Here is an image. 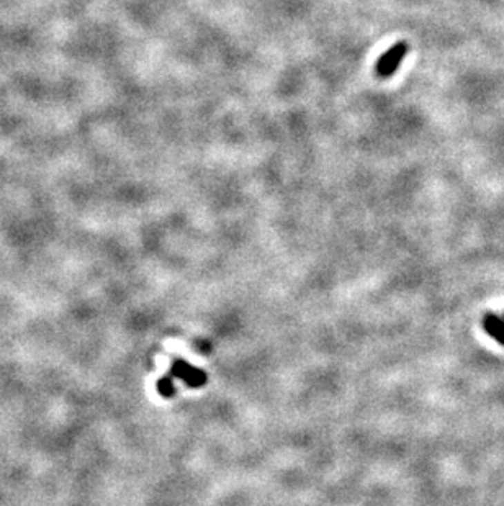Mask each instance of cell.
<instances>
[{"instance_id":"obj_3","label":"cell","mask_w":504,"mask_h":506,"mask_svg":"<svg viewBox=\"0 0 504 506\" xmlns=\"http://www.w3.org/2000/svg\"><path fill=\"white\" fill-rule=\"evenodd\" d=\"M483 326L485 331L488 332L490 336L494 337L498 343H501L504 346V319L501 317L493 313L486 315L483 319Z\"/></svg>"},{"instance_id":"obj_1","label":"cell","mask_w":504,"mask_h":506,"mask_svg":"<svg viewBox=\"0 0 504 506\" xmlns=\"http://www.w3.org/2000/svg\"><path fill=\"white\" fill-rule=\"evenodd\" d=\"M408 53V44L406 43H396L388 50L385 55L380 57L377 63V74L380 77H390L400 68L401 61Z\"/></svg>"},{"instance_id":"obj_4","label":"cell","mask_w":504,"mask_h":506,"mask_svg":"<svg viewBox=\"0 0 504 506\" xmlns=\"http://www.w3.org/2000/svg\"><path fill=\"white\" fill-rule=\"evenodd\" d=\"M172 382L171 379H164L159 382V392H161L162 395H171L172 393Z\"/></svg>"},{"instance_id":"obj_2","label":"cell","mask_w":504,"mask_h":506,"mask_svg":"<svg viewBox=\"0 0 504 506\" xmlns=\"http://www.w3.org/2000/svg\"><path fill=\"white\" fill-rule=\"evenodd\" d=\"M172 374H174L175 377H180V379H184L190 385H200L205 382V377H203L200 371L193 369V367H190L188 364H185V362H177L174 366V369H172Z\"/></svg>"}]
</instances>
